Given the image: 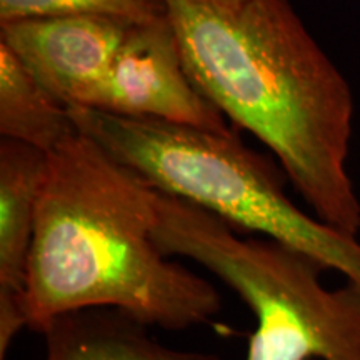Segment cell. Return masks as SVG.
I'll list each match as a JSON object with an SVG mask.
<instances>
[{
    "label": "cell",
    "instance_id": "cell-9",
    "mask_svg": "<svg viewBox=\"0 0 360 360\" xmlns=\"http://www.w3.org/2000/svg\"><path fill=\"white\" fill-rule=\"evenodd\" d=\"M69 107L0 44V135L51 154L75 132Z\"/></svg>",
    "mask_w": 360,
    "mask_h": 360
},
{
    "label": "cell",
    "instance_id": "cell-4",
    "mask_svg": "<svg viewBox=\"0 0 360 360\" xmlns=\"http://www.w3.org/2000/svg\"><path fill=\"white\" fill-rule=\"evenodd\" d=\"M154 238L169 257L212 272L252 310L257 327L245 360H360V287L327 289L319 260L270 238L244 237L160 191Z\"/></svg>",
    "mask_w": 360,
    "mask_h": 360
},
{
    "label": "cell",
    "instance_id": "cell-8",
    "mask_svg": "<svg viewBox=\"0 0 360 360\" xmlns=\"http://www.w3.org/2000/svg\"><path fill=\"white\" fill-rule=\"evenodd\" d=\"M49 155L25 143L0 142V300L24 304L35 214Z\"/></svg>",
    "mask_w": 360,
    "mask_h": 360
},
{
    "label": "cell",
    "instance_id": "cell-10",
    "mask_svg": "<svg viewBox=\"0 0 360 360\" xmlns=\"http://www.w3.org/2000/svg\"><path fill=\"white\" fill-rule=\"evenodd\" d=\"M80 13L146 24L165 19L167 8L164 0H0V24Z\"/></svg>",
    "mask_w": 360,
    "mask_h": 360
},
{
    "label": "cell",
    "instance_id": "cell-1",
    "mask_svg": "<svg viewBox=\"0 0 360 360\" xmlns=\"http://www.w3.org/2000/svg\"><path fill=\"white\" fill-rule=\"evenodd\" d=\"M164 2L202 96L269 147L315 219L357 238L352 90L290 0Z\"/></svg>",
    "mask_w": 360,
    "mask_h": 360
},
{
    "label": "cell",
    "instance_id": "cell-3",
    "mask_svg": "<svg viewBox=\"0 0 360 360\" xmlns=\"http://www.w3.org/2000/svg\"><path fill=\"white\" fill-rule=\"evenodd\" d=\"M72 122L157 191L209 210L334 269L360 287V242L310 217L283 191L285 172L227 134L69 107Z\"/></svg>",
    "mask_w": 360,
    "mask_h": 360
},
{
    "label": "cell",
    "instance_id": "cell-5",
    "mask_svg": "<svg viewBox=\"0 0 360 360\" xmlns=\"http://www.w3.org/2000/svg\"><path fill=\"white\" fill-rule=\"evenodd\" d=\"M74 107L207 132L232 130L192 82L167 17L135 24L103 79Z\"/></svg>",
    "mask_w": 360,
    "mask_h": 360
},
{
    "label": "cell",
    "instance_id": "cell-7",
    "mask_svg": "<svg viewBox=\"0 0 360 360\" xmlns=\"http://www.w3.org/2000/svg\"><path fill=\"white\" fill-rule=\"evenodd\" d=\"M152 327L117 309L58 315L40 334L45 360H224L217 354L162 344Z\"/></svg>",
    "mask_w": 360,
    "mask_h": 360
},
{
    "label": "cell",
    "instance_id": "cell-11",
    "mask_svg": "<svg viewBox=\"0 0 360 360\" xmlns=\"http://www.w3.org/2000/svg\"><path fill=\"white\" fill-rule=\"evenodd\" d=\"M215 2L222 4V6H237V4H240L242 0H215Z\"/></svg>",
    "mask_w": 360,
    "mask_h": 360
},
{
    "label": "cell",
    "instance_id": "cell-2",
    "mask_svg": "<svg viewBox=\"0 0 360 360\" xmlns=\"http://www.w3.org/2000/svg\"><path fill=\"white\" fill-rule=\"evenodd\" d=\"M49 155L24 295L27 327L58 315L117 309L170 332L217 322L212 282L174 262L154 238L157 191L75 130Z\"/></svg>",
    "mask_w": 360,
    "mask_h": 360
},
{
    "label": "cell",
    "instance_id": "cell-6",
    "mask_svg": "<svg viewBox=\"0 0 360 360\" xmlns=\"http://www.w3.org/2000/svg\"><path fill=\"white\" fill-rule=\"evenodd\" d=\"M134 25L90 13L40 17L0 24V44L58 101L74 107L103 79Z\"/></svg>",
    "mask_w": 360,
    "mask_h": 360
}]
</instances>
